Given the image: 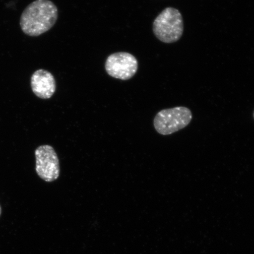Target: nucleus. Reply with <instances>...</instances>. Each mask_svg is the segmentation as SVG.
<instances>
[{"label":"nucleus","instance_id":"obj_7","mask_svg":"<svg viewBox=\"0 0 254 254\" xmlns=\"http://www.w3.org/2000/svg\"><path fill=\"white\" fill-rule=\"evenodd\" d=\"M1 206H0V215H1Z\"/></svg>","mask_w":254,"mask_h":254},{"label":"nucleus","instance_id":"obj_5","mask_svg":"<svg viewBox=\"0 0 254 254\" xmlns=\"http://www.w3.org/2000/svg\"><path fill=\"white\" fill-rule=\"evenodd\" d=\"M38 176L46 182L58 179L60 168L58 156L55 149L49 145H41L35 151Z\"/></svg>","mask_w":254,"mask_h":254},{"label":"nucleus","instance_id":"obj_3","mask_svg":"<svg viewBox=\"0 0 254 254\" xmlns=\"http://www.w3.org/2000/svg\"><path fill=\"white\" fill-rule=\"evenodd\" d=\"M192 118L191 111L188 108L175 107L160 111L155 117L154 126L159 134L170 135L185 128Z\"/></svg>","mask_w":254,"mask_h":254},{"label":"nucleus","instance_id":"obj_4","mask_svg":"<svg viewBox=\"0 0 254 254\" xmlns=\"http://www.w3.org/2000/svg\"><path fill=\"white\" fill-rule=\"evenodd\" d=\"M137 60L131 54L119 52L112 54L105 64L107 74L111 77L126 81L131 79L137 72Z\"/></svg>","mask_w":254,"mask_h":254},{"label":"nucleus","instance_id":"obj_2","mask_svg":"<svg viewBox=\"0 0 254 254\" xmlns=\"http://www.w3.org/2000/svg\"><path fill=\"white\" fill-rule=\"evenodd\" d=\"M152 30L155 36L162 42L167 44L176 43L183 36V16L176 8H165L155 19Z\"/></svg>","mask_w":254,"mask_h":254},{"label":"nucleus","instance_id":"obj_6","mask_svg":"<svg viewBox=\"0 0 254 254\" xmlns=\"http://www.w3.org/2000/svg\"><path fill=\"white\" fill-rule=\"evenodd\" d=\"M32 91L41 99H49L55 93L56 81L55 77L46 69L35 71L31 77Z\"/></svg>","mask_w":254,"mask_h":254},{"label":"nucleus","instance_id":"obj_1","mask_svg":"<svg viewBox=\"0 0 254 254\" xmlns=\"http://www.w3.org/2000/svg\"><path fill=\"white\" fill-rule=\"evenodd\" d=\"M58 8L50 0H36L25 8L20 18V27L25 34L37 37L55 25Z\"/></svg>","mask_w":254,"mask_h":254}]
</instances>
